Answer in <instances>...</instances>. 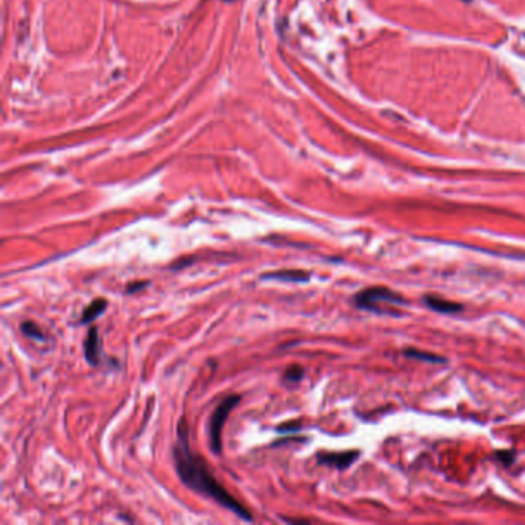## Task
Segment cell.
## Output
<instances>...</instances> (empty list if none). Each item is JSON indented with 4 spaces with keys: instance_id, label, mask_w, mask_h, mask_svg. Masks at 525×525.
<instances>
[{
    "instance_id": "obj_8",
    "label": "cell",
    "mask_w": 525,
    "mask_h": 525,
    "mask_svg": "<svg viewBox=\"0 0 525 525\" xmlns=\"http://www.w3.org/2000/svg\"><path fill=\"white\" fill-rule=\"evenodd\" d=\"M108 308V300L103 299V297H99V299H94L88 307L84 308L82 311V316H80V320L79 323L82 325H87V323H91L93 320H96L105 310Z\"/></svg>"
},
{
    "instance_id": "obj_4",
    "label": "cell",
    "mask_w": 525,
    "mask_h": 525,
    "mask_svg": "<svg viewBox=\"0 0 525 525\" xmlns=\"http://www.w3.org/2000/svg\"><path fill=\"white\" fill-rule=\"evenodd\" d=\"M361 456V453L357 450H351V451H342V453H317V462L320 465H328V467H335L338 470H345L350 465L354 464L356 459Z\"/></svg>"
},
{
    "instance_id": "obj_9",
    "label": "cell",
    "mask_w": 525,
    "mask_h": 525,
    "mask_svg": "<svg viewBox=\"0 0 525 525\" xmlns=\"http://www.w3.org/2000/svg\"><path fill=\"white\" fill-rule=\"evenodd\" d=\"M404 356L408 357V359H415V361H422V362H430V364H444L445 359L437 356V354H433V353H428V351H422V350H416V348H407L404 350Z\"/></svg>"
},
{
    "instance_id": "obj_3",
    "label": "cell",
    "mask_w": 525,
    "mask_h": 525,
    "mask_svg": "<svg viewBox=\"0 0 525 525\" xmlns=\"http://www.w3.org/2000/svg\"><path fill=\"white\" fill-rule=\"evenodd\" d=\"M239 395H228L219 402L208 421V444L214 454H220L222 451V430L228 419V415L239 404Z\"/></svg>"
},
{
    "instance_id": "obj_5",
    "label": "cell",
    "mask_w": 525,
    "mask_h": 525,
    "mask_svg": "<svg viewBox=\"0 0 525 525\" xmlns=\"http://www.w3.org/2000/svg\"><path fill=\"white\" fill-rule=\"evenodd\" d=\"M84 351L85 359L91 367H100L102 365V342L99 338L97 326H91L88 330V335L84 342Z\"/></svg>"
},
{
    "instance_id": "obj_13",
    "label": "cell",
    "mask_w": 525,
    "mask_h": 525,
    "mask_svg": "<svg viewBox=\"0 0 525 525\" xmlns=\"http://www.w3.org/2000/svg\"><path fill=\"white\" fill-rule=\"evenodd\" d=\"M496 456H498L499 461L502 464H505V465H510V464L514 462V453L513 451H508V450L507 451H498Z\"/></svg>"
},
{
    "instance_id": "obj_10",
    "label": "cell",
    "mask_w": 525,
    "mask_h": 525,
    "mask_svg": "<svg viewBox=\"0 0 525 525\" xmlns=\"http://www.w3.org/2000/svg\"><path fill=\"white\" fill-rule=\"evenodd\" d=\"M20 330H22V333H23L26 338H30V339H33V341H40V342H45V341H46V336L43 335V331L39 328V325H37L36 322H33V320H25V322H22V323H20Z\"/></svg>"
},
{
    "instance_id": "obj_12",
    "label": "cell",
    "mask_w": 525,
    "mask_h": 525,
    "mask_svg": "<svg viewBox=\"0 0 525 525\" xmlns=\"http://www.w3.org/2000/svg\"><path fill=\"white\" fill-rule=\"evenodd\" d=\"M148 285H150L148 281H136V282H131V284L126 285L125 293H126V294H133V293H137V291H141L142 288H145V287H148Z\"/></svg>"
},
{
    "instance_id": "obj_1",
    "label": "cell",
    "mask_w": 525,
    "mask_h": 525,
    "mask_svg": "<svg viewBox=\"0 0 525 525\" xmlns=\"http://www.w3.org/2000/svg\"><path fill=\"white\" fill-rule=\"evenodd\" d=\"M173 461L179 479L189 490L217 502L219 505L230 510L243 520H254L250 510L245 505H242L231 493H228L227 488L213 476L205 459L191 451L189 427L185 416H182L177 422L176 442L173 445Z\"/></svg>"
},
{
    "instance_id": "obj_2",
    "label": "cell",
    "mask_w": 525,
    "mask_h": 525,
    "mask_svg": "<svg viewBox=\"0 0 525 525\" xmlns=\"http://www.w3.org/2000/svg\"><path fill=\"white\" fill-rule=\"evenodd\" d=\"M353 302L359 310L385 314V313H391L390 307L404 305L405 299L386 287H370L359 291L354 296Z\"/></svg>"
},
{
    "instance_id": "obj_14",
    "label": "cell",
    "mask_w": 525,
    "mask_h": 525,
    "mask_svg": "<svg viewBox=\"0 0 525 525\" xmlns=\"http://www.w3.org/2000/svg\"><path fill=\"white\" fill-rule=\"evenodd\" d=\"M224 2H234V0H224Z\"/></svg>"
},
{
    "instance_id": "obj_6",
    "label": "cell",
    "mask_w": 525,
    "mask_h": 525,
    "mask_svg": "<svg viewBox=\"0 0 525 525\" xmlns=\"http://www.w3.org/2000/svg\"><path fill=\"white\" fill-rule=\"evenodd\" d=\"M310 273L302 270H278L264 273L260 276V281H281V282H308Z\"/></svg>"
},
{
    "instance_id": "obj_11",
    "label": "cell",
    "mask_w": 525,
    "mask_h": 525,
    "mask_svg": "<svg viewBox=\"0 0 525 525\" xmlns=\"http://www.w3.org/2000/svg\"><path fill=\"white\" fill-rule=\"evenodd\" d=\"M303 376H305V368H302L300 365L294 364V365H291V367H288L285 370L284 380L287 383H297V382H300L303 379Z\"/></svg>"
},
{
    "instance_id": "obj_7",
    "label": "cell",
    "mask_w": 525,
    "mask_h": 525,
    "mask_svg": "<svg viewBox=\"0 0 525 525\" xmlns=\"http://www.w3.org/2000/svg\"><path fill=\"white\" fill-rule=\"evenodd\" d=\"M424 302L430 310L440 313V314H456V313L464 310V307L461 303L451 302V300H447V299H442V297L433 296V294H427L424 297Z\"/></svg>"
}]
</instances>
